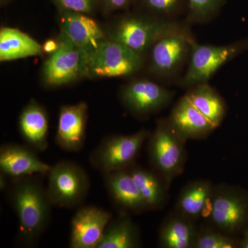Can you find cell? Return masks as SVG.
<instances>
[{
  "label": "cell",
  "instance_id": "obj_8",
  "mask_svg": "<svg viewBox=\"0 0 248 248\" xmlns=\"http://www.w3.org/2000/svg\"><path fill=\"white\" fill-rule=\"evenodd\" d=\"M142 56L109 38L90 57L89 76L120 78L130 76L141 67Z\"/></svg>",
  "mask_w": 248,
  "mask_h": 248
},
{
  "label": "cell",
  "instance_id": "obj_19",
  "mask_svg": "<svg viewBox=\"0 0 248 248\" xmlns=\"http://www.w3.org/2000/svg\"><path fill=\"white\" fill-rule=\"evenodd\" d=\"M198 231L195 221L174 211L165 218L160 226L159 247L195 248Z\"/></svg>",
  "mask_w": 248,
  "mask_h": 248
},
{
  "label": "cell",
  "instance_id": "obj_10",
  "mask_svg": "<svg viewBox=\"0 0 248 248\" xmlns=\"http://www.w3.org/2000/svg\"><path fill=\"white\" fill-rule=\"evenodd\" d=\"M195 42L190 32L177 24L151 47L152 69L161 76L174 73L190 54Z\"/></svg>",
  "mask_w": 248,
  "mask_h": 248
},
{
  "label": "cell",
  "instance_id": "obj_13",
  "mask_svg": "<svg viewBox=\"0 0 248 248\" xmlns=\"http://www.w3.org/2000/svg\"><path fill=\"white\" fill-rule=\"evenodd\" d=\"M50 168L27 145L6 143L0 147V171L12 180L47 175Z\"/></svg>",
  "mask_w": 248,
  "mask_h": 248
},
{
  "label": "cell",
  "instance_id": "obj_11",
  "mask_svg": "<svg viewBox=\"0 0 248 248\" xmlns=\"http://www.w3.org/2000/svg\"><path fill=\"white\" fill-rule=\"evenodd\" d=\"M174 93L154 81L135 80L124 86L120 99L125 108L139 118H146L164 108L172 101Z\"/></svg>",
  "mask_w": 248,
  "mask_h": 248
},
{
  "label": "cell",
  "instance_id": "obj_6",
  "mask_svg": "<svg viewBox=\"0 0 248 248\" xmlns=\"http://www.w3.org/2000/svg\"><path fill=\"white\" fill-rule=\"evenodd\" d=\"M248 48V38L229 45H199L195 42L190 53V61L181 86L192 87L208 83L223 65Z\"/></svg>",
  "mask_w": 248,
  "mask_h": 248
},
{
  "label": "cell",
  "instance_id": "obj_28",
  "mask_svg": "<svg viewBox=\"0 0 248 248\" xmlns=\"http://www.w3.org/2000/svg\"><path fill=\"white\" fill-rule=\"evenodd\" d=\"M148 6L161 14H170L178 3V0H146Z\"/></svg>",
  "mask_w": 248,
  "mask_h": 248
},
{
  "label": "cell",
  "instance_id": "obj_32",
  "mask_svg": "<svg viewBox=\"0 0 248 248\" xmlns=\"http://www.w3.org/2000/svg\"><path fill=\"white\" fill-rule=\"evenodd\" d=\"M239 248H248V226L244 231V237L240 241Z\"/></svg>",
  "mask_w": 248,
  "mask_h": 248
},
{
  "label": "cell",
  "instance_id": "obj_30",
  "mask_svg": "<svg viewBox=\"0 0 248 248\" xmlns=\"http://www.w3.org/2000/svg\"><path fill=\"white\" fill-rule=\"evenodd\" d=\"M106 1L113 9H122L126 6L129 0H106Z\"/></svg>",
  "mask_w": 248,
  "mask_h": 248
},
{
  "label": "cell",
  "instance_id": "obj_17",
  "mask_svg": "<svg viewBox=\"0 0 248 248\" xmlns=\"http://www.w3.org/2000/svg\"><path fill=\"white\" fill-rule=\"evenodd\" d=\"M168 121L178 135L186 141L207 138L217 128L186 95L179 99Z\"/></svg>",
  "mask_w": 248,
  "mask_h": 248
},
{
  "label": "cell",
  "instance_id": "obj_18",
  "mask_svg": "<svg viewBox=\"0 0 248 248\" xmlns=\"http://www.w3.org/2000/svg\"><path fill=\"white\" fill-rule=\"evenodd\" d=\"M19 131L25 144L39 153L48 148L49 121L45 108L31 100L23 108L19 117Z\"/></svg>",
  "mask_w": 248,
  "mask_h": 248
},
{
  "label": "cell",
  "instance_id": "obj_15",
  "mask_svg": "<svg viewBox=\"0 0 248 248\" xmlns=\"http://www.w3.org/2000/svg\"><path fill=\"white\" fill-rule=\"evenodd\" d=\"M109 199L118 213L139 215L148 211L128 169L103 173Z\"/></svg>",
  "mask_w": 248,
  "mask_h": 248
},
{
  "label": "cell",
  "instance_id": "obj_3",
  "mask_svg": "<svg viewBox=\"0 0 248 248\" xmlns=\"http://www.w3.org/2000/svg\"><path fill=\"white\" fill-rule=\"evenodd\" d=\"M205 217L210 225L233 236L248 226V193L238 187L215 186Z\"/></svg>",
  "mask_w": 248,
  "mask_h": 248
},
{
  "label": "cell",
  "instance_id": "obj_16",
  "mask_svg": "<svg viewBox=\"0 0 248 248\" xmlns=\"http://www.w3.org/2000/svg\"><path fill=\"white\" fill-rule=\"evenodd\" d=\"M60 27V34L89 53L90 57L107 39L99 24L86 14L65 10L62 14Z\"/></svg>",
  "mask_w": 248,
  "mask_h": 248
},
{
  "label": "cell",
  "instance_id": "obj_9",
  "mask_svg": "<svg viewBox=\"0 0 248 248\" xmlns=\"http://www.w3.org/2000/svg\"><path fill=\"white\" fill-rule=\"evenodd\" d=\"M177 24L139 17H127L116 23L110 39L143 57L158 39Z\"/></svg>",
  "mask_w": 248,
  "mask_h": 248
},
{
  "label": "cell",
  "instance_id": "obj_27",
  "mask_svg": "<svg viewBox=\"0 0 248 248\" xmlns=\"http://www.w3.org/2000/svg\"><path fill=\"white\" fill-rule=\"evenodd\" d=\"M66 11L87 14L93 11L94 0H55Z\"/></svg>",
  "mask_w": 248,
  "mask_h": 248
},
{
  "label": "cell",
  "instance_id": "obj_12",
  "mask_svg": "<svg viewBox=\"0 0 248 248\" xmlns=\"http://www.w3.org/2000/svg\"><path fill=\"white\" fill-rule=\"evenodd\" d=\"M112 218V213L104 209L91 205L80 206L71 219L69 247L97 248Z\"/></svg>",
  "mask_w": 248,
  "mask_h": 248
},
{
  "label": "cell",
  "instance_id": "obj_21",
  "mask_svg": "<svg viewBox=\"0 0 248 248\" xmlns=\"http://www.w3.org/2000/svg\"><path fill=\"white\" fill-rule=\"evenodd\" d=\"M140 191L148 211L164 208L169 200V189L161 177L153 170L135 163L128 169Z\"/></svg>",
  "mask_w": 248,
  "mask_h": 248
},
{
  "label": "cell",
  "instance_id": "obj_24",
  "mask_svg": "<svg viewBox=\"0 0 248 248\" xmlns=\"http://www.w3.org/2000/svg\"><path fill=\"white\" fill-rule=\"evenodd\" d=\"M186 95L216 128L224 120L226 114L224 101L208 83L192 86Z\"/></svg>",
  "mask_w": 248,
  "mask_h": 248
},
{
  "label": "cell",
  "instance_id": "obj_22",
  "mask_svg": "<svg viewBox=\"0 0 248 248\" xmlns=\"http://www.w3.org/2000/svg\"><path fill=\"white\" fill-rule=\"evenodd\" d=\"M141 246L140 228L130 215L119 213L108 223L97 248H138Z\"/></svg>",
  "mask_w": 248,
  "mask_h": 248
},
{
  "label": "cell",
  "instance_id": "obj_4",
  "mask_svg": "<svg viewBox=\"0 0 248 248\" xmlns=\"http://www.w3.org/2000/svg\"><path fill=\"white\" fill-rule=\"evenodd\" d=\"M46 190L53 206L74 209L84 205L91 182L84 168L72 161H59L48 173Z\"/></svg>",
  "mask_w": 248,
  "mask_h": 248
},
{
  "label": "cell",
  "instance_id": "obj_31",
  "mask_svg": "<svg viewBox=\"0 0 248 248\" xmlns=\"http://www.w3.org/2000/svg\"><path fill=\"white\" fill-rule=\"evenodd\" d=\"M9 177L4 174V173L0 172V190L1 192L7 191L9 188V183H8Z\"/></svg>",
  "mask_w": 248,
  "mask_h": 248
},
{
  "label": "cell",
  "instance_id": "obj_7",
  "mask_svg": "<svg viewBox=\"0 0 248 248\" xmlns=\"http://www.w3.org/2000/svg\"><path fill=\"white\" fill-rule=\"evenodd\" d=\"M60 46L46 60L42 76L50 87L71 84L89 76L90 55L60 34Z\"/></svg>",
  "mask_w": 248,
  "mask_h": 248
},
{
  "label": "cell",
  "instance_id": "obj_14",
  "mask_svg": "<svg viewBox=\"0 0 248 248\" xmlns=\"http://www.w3.org/2000/svg\"><path fill=\"white\" fill-rule=\"evenodd\" d=\"M88 105L79 102L62 106L59 112L55 143L67 153H79L84 148L86 139Z\"/></svg>",
  "mask_w": 248,
  "mask_h": 248
},
{
  "label": "cell",
  "instance_id": "obj_23",
  "mask_svg": "<svg viewBox=\"0 0 248 248\" xmlns=\"http://www.w3.org/2000/svg\"><path fill=\"white\" fill-rule=\"evenodd\" d=\"M43 53L42 46L27 34L14 28L0 31V60L12 61L37 56Z\"/></svg>",
  "mask_w": 248,
  "mask_h": 248
},
{
  "label": "cell",
  "instance_id": "obj_20",
  "mask_svg": "<svg viewBox=\"0 0 248 248\" xmlns=\"http://www.w3.org/2000/svg\"><path fill=\"white\" fill-rule=\"evenodd\" d=\"M214 187L210 181L203 179L186 184L179 194L174 211L196 222L205 216Z\"/></svg>",
  "mask_w": 248,
  "mask_h": 248
},
{
  "label": "cell",
  "instance_id": "obj_1",
  "mask_svg": "<svg viewBox=\"0 0 248 248\" xmlns=\"http://www.w3.org/2000/svg\"><path fill=\"white\" fill-rule=\"evenodd\" d=\"M36 176L13 180L7 190L9 202L17 215L19 240L24 246H35L46 231L53 206L46 187Z\"/></svg>",
  "mask_w": 248,
  "mask_h": 248
},
{
  "label": "cell",
  "instance_id": "obj_25",
  "mask_svg": "<svg viewBox=\"0 0 248 248\" xmlns=\"http://www.w3.org/2000/svg\"><path fill=\"white\" fill-rule=\"evenodd\" d=\"M239 246L240 241L211 226L199 229L195 248H236Z\"/></svg>",
  "mask_w": 248,
  "mask_h": 248
},
{
  "label": "cell",
  "instance_id": "obj_26",
  "mask_svg": "<svg viewBox=\"0 0 248 248\" xmlns=\"http://www.w3.org/2000/svg\"><path fill=\"white\" fill-rule=\"evenodd\" d=\"M191 19L197 23L208 21L219 5L220 0H188Z\"/></svg>",
  "mask_w": 248,
  "mask_h": 248
},
{
  "label": "cell",
  "instance_id": "obj_29",
  "mask_svg": "<svg viewBox=\"0 0 248 248\" xmlns=\"http://www.w3.org/2000/svg\"><path fill=\"white\" fill-rule=\"evenodd\" d=\"M59 46H60L59 41L50 39V40H46L44 45H42V49H43V52H45V53L51 55L52 53L58 50Z\"/></svg>",
  "mask_w": 248,
  "mask_h": 248
},
{
  "label": "cell",
  "instance_id": "obj_5",
  "mask_svg": "<svg viewBox=\"0 0 248 248\" xmlns=\"http://www.w3.org/2000/svg\"><path fill=\"white\" fill-rule=\"evenodd\" d=\"M151 133L141 129L131 135L106 137L90 154V164L102 174L128 169L135 164Z\"/></svg>",
  "mask_w": 248,
  "mask_h": 248
},
{
  "label": "cell",
  "instance_id": "obj_2",
  "mask_svg": "<svg viewBox=\"0 0 248 248\" xmlns=\"http://www.w3.org/2000/svg\"><path fill=\"white\" fill-rule=\"evenodd\" d=\"M186 140L178 135L168 120L158 121L147 140L151 169L162 179L168 188L184 172L187 152Z\"/></svg>",
  "mask_w": 248,
  "mask_h": 248
}]
</instances>
